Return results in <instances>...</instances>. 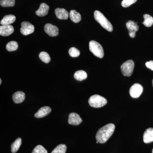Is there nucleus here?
<instances>
[{"label": "nucleus", "instance_id": "1", "mask_svg": "<svg viewBox=\"0 0 153 153\" xmlns=\"http://www.w3.org/2000/svg\"><path fill=\"white\" fill-rule=\"evenodd\" d=\"M115 128L114 124L109 123L100 129L96 135L97 141L100 143L106 142L114 132Z\"/></svg>", "mask_w": 153, "mask_h": 153}, {"label": "nucleus", "instance_id": "2", "mask_svg": "<svg viewBox=\"0 0 153 153\" xmlns=\"http://www.w3.org/2000/svg\"><path fill=\"white\" fill-rule=\"evenodd\" d=\"M94 18L96 21L99 23L102 27L109 32H112L113 30L112 25L101 12L97 10L95 11Z\"/></svg>", "mask_w": 153, "mask_h": 153}, {"label": "nucleus", "instance_id": "3", "mask_svg": "<svg viewBox=\"0 0 153 153\" xmlns=\"http://www.w3.org/2000/svg\"><path fill=\"white\" fill-rule=\"evenodd\" d=\"M88 102L91 106L95 108L104 106L107 103L106 99L98 94L91 96L88 100Z\"/></svg>", "mask_w": 153, "mask_h": 153}, {"label": "nucleus", "instance_id": "4", "mask_svg": "<svg viewBox=\"0 0 153 153\" xmlns=\"http://www.w3.org/2000/svg\"><path fill=\"white\" fill-rule=\"evenodd\" d=\"M89 50L91 52L99 58H102L104 56V51L103 48L99 43L94 41L89 42Z\"/></svg>", "mask_w": 153, "mask_h": 153}, {"label": "nucleus", "instance_id": "5", "mask_svg": "<svg viewBox=\"0 0 153 153\" xmlns=\"http://www.w3.org/2000/svg\"><path fill=\"white\" fill-rule=\"evenodd\" d=\"M134 63L132 60H129L126 61L121 66L122 73L124 76H131L133 72Z\"/></svg>", "mask_w": 153, "mask_h": 153}, {"label": "nucleus", "instance_id": "6", "mask_svg": "<svg viewBox=\"0 0 153 153\" xmlns=\"http://www.w3.org/2000/svg\"><path fill=\"white\" fill-rule=\"evenodd\" d=\"M143 91V87L140 84L135 83L129 90L130 95L133 98H138Z\"/></svg>", "mask_w": 153, "mask_h": 153}, {"label": "nucleus", "instance_id": "7", "mask_svg": "<svg viewBox=\"0 0 153 153\" xmlns=\"http://www.w3.org/2000/svg\"><path fill=\"white\" fill-rule=\"evenodd\" d=\"M35 27L30 22H24L22 23V27L20 31L22 35L27 36L33 33Z\"/></svg>", "mask_w": 153, "mask_h": 153}, {"label": "nucleus", "instance_id": "8", "mask_svg": "<svg viewBox=\"0 0 153 153\" xmlns=\"http://www.w3.org/2000/svg\"><path fill=\"white\" fill-rule=\"evenodd\" d=\"M137 22L133 21H129L126 24V27L128 30L129 35L131 38L135 37L136 33L139 30V26L137 25Z\"/></svg>", "mask_w": 153, "mask_h": 153}, {"label": "nucleus", "instance_id": "9", "mask_svg": "<svg viewBox=\"0 0 153 153\" xmlns=\"http://www.w3.org/2000/svg\"><path fill=\"white\" fill-rule=\"evenodd\" d=\"M44 31L47 34L51 37H55L58 36L59 34V30L56 26L47 24L44 27Z\"/></svg>", "mask_w": 153, "mask_h": 153}, {"label": "nucleus", "instance_id": "10", "mask_svg": "<svg viewBox=\"0 0 153 153\" xmlns=\"http://www.w3.org/2000/svg\"><path fill=\"white\" fill-rule=\"evenodd\" d=\"M82 122L79 115L75 113H71L68 116V123L74 126L79 125Z\"/></svg>", "mask_w": 153, "mask_h": 153}, {"label": "nucleus", "instance_id": "11", "mask_svg": "<svg viewBox=\"0 0 153 153\" xmlns=\"http://www.w3.org/2000/svg\"><path fill=\"white\" fill-rule=\"evenodd\" d=\"M14 31L13 27L11 25H2L0 27V35L2 36H10Z\"/></svg>", "mask_w": 153, "mask_h": 153}, {"label": "nucleus", "instance_id": "12", "mask_svg": "<svg viewBox=\"0 0 153 153\" xmlns=\"http://www.w3.org/2000/svg\"><path fill=\"white\" fill-rule=\"evenodd\" d=\"M52 109L49 106H46L41 107L39 110L35 114V117L37 118L44 117L49 114L51 112Z\"/></svg>", "mask_w": 153, "mask_h": 153}, {"label": "nucleus", "instance_id": "13", "mask_svg": "<svg viewBox=\"0 0 153 153\" xmlns=\"http://www.w3.org/2000/svg\"><path fill=\"white\" fill-rule=\"evenodd\" d=\"M49 10V6L47 4L44 3H42L38 10L36 11V13L38 16H45L48 14Z\"/></svg>", "mask_w": 153, "mask_h": 153}, {"label": "nucleus", "instance_id": "14", "mask_svg": "<svg viewBox=\"0 0 153 153\" xmlns=\"http://www.w3.org/2000/svg\"><path fill=\"white\" fill-rule=\"evenodd\" d=\"M55 13L56 17L60 20H66L69 16V13L68 11L63 8H57L55 9Z\"/></svg>", "mask_w": 153, "mask_h": 153}, {"label": "nucleus", "instance_id": "15", "mask_svg": "<svg viewBox=\"0 0 153 153\" xmlns=\"http://www.w3.org/2000/svg\"><path fill=\"white\" fill-rule=\"evenodd\" d=\"M144 142L146 143H149L153 142V128H149L146 130L143 134Z\"/></svg>", "mask_w": 153, "mask_h": 153}, {"label": "nucleus", "instance_id": "16", "mask_svg": "<svg viewBox=\"0 0 153 153\" xmlns=\"http://www.w3.org/2000/svg\"><path fill=\"white\" fill-rule=\"evenodd\" d=\"M12 98L15 103H22L25 100V94L23 91H17L13 94Z\"/></svg>", "mask_w": 153, "mask_h": 153}, {"label": "nucleus", "instance_id": "17", "mask_svg": "<svg viewBox=\"0 0 153 153\" xmlns=\"http://www.w3.org/2000/svg\"><path fill=\"white\" fill-rule=\"evenodd\" d=\"M16 20V17L13 15H7L5 16L1 21V25H10L15 22Z\"/></svg>", "mask_w": 153, "mask_h": 153}, {"label": "nucleus", "instance_id": "18", "mask_svg": "<svg viewBox=\"0 0 153 153\" xmlns=\"http://www.w3.org/2000/svg\"><path fill=\"white\" fill-rule=\"evenodd\" d=\"M69 16L71 21L74 23H79L81 21V15L75 10H71L70 11Z\"/></svg>", "mask_w": 153, "mask_h": 153}, {"label": "nucleus", "instance_id": "19", "mask_svg": "<svg viewBox=\"0 0 153 153\" xmlns=\"http://www.w3.org/2000/svg\"><path fill=\"white\" fill-rule=\"evenodd\" d=\"M22 143V140L21 138H18L11 144V152L13 153H16L19 150Z\"/></svg>", "mask_w": 153, "mask_h": 153}, {"label": "nucleus", "instance_id": "20", "mask_svg": "<svg viewBox=\"0 0 153 153\" xmlns=\"http://www.w3.org/2000/svg\"><path fill=\"white\" fill-rule=\"evenodd\" d=\"M74 76V78L76 80L81 81L87 78V74L83 70H79L75 72Z\"/></svg>", "mask_w": 153, "mask_h": 153}, {"label": "nucleus", "instance_id": "21", "mask_svg": "<svg viewBox=\"0 0 153 153\" xmlns=\"http://www.w3.org/2000/svg\"><path fill=\"white\" fill-rule=\"evenodd\" d=\"M143 18L144 19V20L143 24L146 27H149L152 26L153 25V18L150 15H149V14H145V15H144Z\"/></svg>", "mask_w": 153, "mask_h": 153}, {"label": "nucleus", "instance_id": "22", "mask_svg": "<svg viewBox=\"0 0 153 153\" xmlns=\"http://www.w3.org/2000/svg\"><path fill=\"white\" fill-rule=\"evenodd\" d=\"M19 45L16 41H12L9 42L6 45V49L9 52L16 51L18 49Z\"/></svg>", "mask_w": 153, "mask_h": 153}, {"label": "nucleus", "instance_id": "23", "mask_svg": "<svg viewBox=\"0 0 153 153\" xmlns=\"http://www.w3.org/2000/svg\"><path fill=\"white\" fill-rule=\"evenodd\" d=\"M67 147L65 144L58 145L51 153H66Z\"/></svg>", "mask_w": 153, "mask_h": 153}, {"label": "nucleus", "instance_id": "24", "mask_svg": "<svg viewBox=\"0 0 153 153\" xmlns=\"http://www.w3.org/2000/svg\"><path fill=\"white\" fill-rule=\"evenodd\" d=\"M39 57L43 62L46 63H49L51 60L50 56L47 52H41L39 54Z\"/></svg>", "mask_w": 153, "mask_h": 153}, {"label": "nucleus", "instance_id": "25", "mask_svg": "<svg viewBox=\"0 0 153 153\" xmlns=\"http://www.w3.org/2000/svg\"><path fill=\"white\" fill-rule=\"evenodd\" d=\"M0 4L3 7H13L15 4V0H1Z\"/></svg>", "mask_w": 153, "mask_h": 153}, {"label": "nucleus", "instance_id": "26", "mask_svg": "<svg viewBox=\"0 0 153 153\" xmlns=\"http://www.w3.org/2000/svg\"><path fill=\"white\" fill-rule=\"evenodd\" d=\"M68 52H69V55L71 57H77L80 55V52L79 50L75 47H71L70 48Z\"/></svg>", "mask_w": 153, "mask_h": 153}, {"label": "nucleus", "instance_id": "27", "mask_svg": "<svg viewBox=\"0 0 153 153\" xmlns=\"http://www.w3.org/2000/svg\"><path fill=\"white\" fill-rule=\"evenodd\" d=\"M32 153H48V152L43 146L38 145L34 148Z\"/></svg>", "mask_w": 153, "mask_h": 153}, {"label": "nucleus", "instance_id": "28", "mask_svg": "<svg viewBox=\"0 0 153 153\" xmlns=\"http://www.w3.org/2000/svg\"><path fill=\"white\" fill-rule=\"evenodd\" d=\"M137 0H123L121 5L123 7H128L136 2Z\"/></svg>", "mask_w": 153, "mask_h": 153}, {"label": "nucleus", "instance_id": "29", "mask_svg": "<svg viewBox=\"0 0 153 153\" xmlns=\"http://www.w3.org/2000/svg\"><path fill=\"white\" fill-rule=\"evenodd\" d=\"M146 65L147 68L153 71V60L148 61L146 63Z\"/></svg>", "mask_w": 153, "mask_h": 153}, {"label": "nucleus", "instance_id": "30", "mask_svg": "<svg viewBox=\"0 0 153 153\" xmlns=\"http://www.w3.org/2000/svg\"><path fill=\"white\" fill-rule=\"evenodd\" d=\"M1 82H2L1 79H0V84H1Z\"/></svg>", "mask_w": 153, "mask_h": 153}, {"label": "nucleus", "instance_id": "31", "mask_svg": "<svg viewBox=\"0 0 153 153\" xmlns=\"http://www.w3.org/2000/svg\"><path fill=\"white\" fill-rule=\"evenodd\" d=\"M152 84H153V80H152Z\"/></svg>", "mask_w": 153, "mask_h": 153}, {"label": "nucleus", "instance_id": "32", "mask_svg": "<svg viewBox=\"0 0 153 153\" xmlns=\"http://www.w3.org/2000/svg\"><path fill=\"white\" fill-rule=\"evenodd\" d=\"M152 153H153V150H152Z\"/></svg>", "mask_w": 153, "mask_h": 153}]
</instances>
